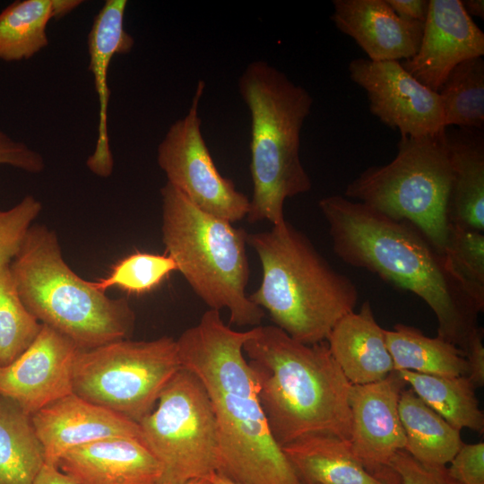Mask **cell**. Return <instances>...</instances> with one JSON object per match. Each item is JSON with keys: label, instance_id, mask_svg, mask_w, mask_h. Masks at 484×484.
Wrapping results in <instances>:
<instances>
[{"label": "cell", "instance_id": "d6a6232c", "mask_svg": "<svg viewBox=\"0 0 484 484\" xmlns=\"http://www.w3.org/2000/svg\"><path fill=\"white\" fill-rule=\"evenodd\" d=\"M398 484H459L448 473L446 466L421 463L406 451H399L392 461Z\"/></svg>", "mask_w": 484, "mask_h": 484}, {"label": "cell", "instance_id": "4fadbf2b", "mask_svg": "<svg viewBox=\"0 0 484 484\" xmlns=\"http://www.w3.org/2000/svg\"><path fill=\"white\" fill-rule=\"evenodd\" d=\"M406 385L393 371L381 381L351 385L350 389V450L370 474L385 484H398L392 461L406 444L398 410Z\"/></svg>", "mask_w": 484, "mask_h": 484}, {"label": "cell", "instance_id": "5bb4252c", "mask_svg": "<svg viewBox=\"0 0 484 484\" xmlns=\"http://www.w3.org/2000/svg\"><path fill=\"white\" fill-rule=\"evenodd\" d=\"M81 350L69 338L42 324L29 348L7 366H0V395L26 414L73 393V369Z\"/></svg>", "mask_w": 484, "mask_h": 484}, {"label": "cell", "instance_id": "3957f363", "mask_svg": "<svg viewBox=\"0 0 484 484\" xmlns=\"http://www.w3.org/2000/svg\"><path fill=\"white\" fill-rule=\"evenodd\" d=\"M243 351L269 429L281 447L311 435L349 440L351 384L326 341L305 344L275 325H258Z\"/></svg>", "mask_w": 484, "mask_h": 484}, {"label": "cell", "instance_id": "52a82bcc", "mask_svg": "<svg viewBox=\"0 0 484 484\" xmlns=\"http://www.w3.org/2000/svg\"><path fill=\"white\" fill-rule=\"evenodd\" d=\"M162 242L177 270L209 309L229 313V324L258 326L264 310L246 293L247 232L192 203L169 183L160 189Z\"/></svg>", "mask_w": 484, "mask_h": 484}, {"label": "cell", "instance_id": "74e56055", "mask_svg": "<svg viewBox=\"0 0 484 484\" xmlns=\"http://www.w3.org/2000/svg\"><path fill=\"white\" fill-rule=\"evenodd\" d=\"M35 484H76L70 477L62 472L57 466L47 464L38 475Z\"/></svg>", "mask_w": 484, "mask_h": 484}, {"label": "cell", "instance_id": "30bf717a", "mask_svg": "<svg viewBox=\"0 0 484 484\" xmlns=\"http://www.w3.org/2000/svg\"><path fill=\"white\" fill-rule=\"evenodd\" d=\"M138 424L143 444L161 464L159 484H182L217 472L214 413L191 371L181 367L160 393L157 407Z\"/></svg>", "mask_w": 484, "mask_h": 484}, {"label": "cell", "instance_id": "60d3db41", "mask_svg": "<svg viewBox=\"0 0 484 484\" xmlns=\"http://www.w3.org/2000/svg\"><path fill=\"white\" fill-rule=\"evenodd\" d=\"M182 484H210V478L193 479Z\"/></svg>", "mask_w": 484, "mask_h": 484}, {"label": "cell", "instance_id": "ac0fdd59", "mask_svg": "<svg viewBox=\"0 0 484 484\" xmlns=\"http://www.w3.org/2000/svg\"><path fill=\"white\" fill-rule=\"evenodd\" d=\"M76 484H159L162 467L140 440L109 437L74 447L57 461Z\"/></svg>", "mask_w": 484, "mask_h": 484}, {"label": "cell", "instance_id": "484cf974", "mask_svg": "<svg viewBox=\"0 0 484 484\" xmlns=\"http://www.w3.org/2000/svg\"><path fill=\"white\" fill-rule=\"evenodd\" d=\"M45 463L30 416L0 395V484H35Z\"/></svg>", "mask_w": 484, "mask_h": 484}, {"label": "cell", "instance_id": "ba28073f", "mask_svg": "<svg viewBox=\"0 0 484 484\" xmlns=\"http://www.w3.org/2000/svg\"><path fill=\"white\" fill-rule=\"evenodd\" d=\"M445 130L420 137L401 136L395 158L365 169L348 184L343 195L410 223L442 254L448 236L453 178Z\"/></svg>", "mask_w": 484, "mask_h": 484}, {"label": "cell", "instance_id": "7402d4cb", "mask_svg": "<svg viewBox=\"0 0 484 484\" xmlns=\"http://www.w3.org/2000/svg\"><path fill=\"white\" fill-rule=\"evenodd\" d=\"M281 449L304 484H385L356 459L347 439L311 435Z\"/></svg>", "mask_w": 484, "mask_h": 484}, {"label": "cell", "instance_id": "8d00e7d4", "mask_svg": "<svg viewBox=\"0 0 484 484\" xmlns=\"http://www.w3.org/2000/svg\"><path fill=\"white\" fill-rule=\"evenodd\" d=\"M393 12L407 21L424 22L429 0H386Z\"/></svg>", "mask_w": 484, "mask_h": 484}, {"label": "cell", "instance_id": "836d02e7", "mask_svg": "<svg viewBox=\"0 0 484 484\" xmlns=\"http://www.w3.org/2000/svg\"><path fill=\"white\" fill-rule=\"evenodd\" d=\"M447 468L459 484H484V443L461 445Z\"/></svg>", "mask_w": 484, "mask_h": 484}, {"label": "cell", "instance_id": "5b68a950", "mask_svg": "<svg viewBox=\"0 0 484 484\" xmlns=\"http://www.w3.org/2000/svg\"><path fill=\"white\" fill-rule=\"evenodd\" d=\"M238 91L251 117L250 223L284 222L286 199L310 191L311 179L300 159L303 124L313 99L278 68L255 60L238 79Z\"/></svg>", "mask_w": 484, "mask_h": 484}, {"label": "cell", "instance_id": "f546056e", "mask_svg": "<svg viewBox=\"0 0 484 484\" xmlns=\"http://www.w3.org/2000/svg\"><path fill=\"white\" fill-rule=\"evenodd\" d=\"M444 255L469 294L484 308V232L449 224Z\"/></svg>", "mask_w": 484, "mask_h": 484}, {"label": "cell", "instance_id": "2e32d148", "mask_svg": "<svg viewBox=\"0 0 484 484\" xmlns=\"http://www.w3.org/2000/svg\"><path fill=\"white\" fill-rule=\"evenodd\" d=\"M30 419L44 448L46 463L55 466L67 451L93 441L122 436L143 442L137 422L75 393L48 404Z\"/></svg>", "mask_w": 484, "mask_h": 484}, {"label": "cell", "instance_id": "1f68e13d", "mask_svg": "<svg viewBox=\"0 0 484 484\" xmlns=\"http://www.w3.org/2000/svg\"><path fill=\"white\" fill-rule=\"evenodd\" d=\"M41 209L39 200L26 195L13 207L0 210V267L11 264Z\"/></svg>", "mask_w": 484, "mask_h": 484}, {"label": "cell", "instance_id": "d6986e66", "mask_svg": "<svg viewBox=\"0 0 484 484\" xmlns=\"http://www.w3.org/2000/svg\"><path fill=\"white\" fill-rule=\"evenodd\" d=\"M126 6V0H107L95 16L88 34V68L93 75L99 108L97 142L86 165L100 177H109L114 167L108 131V68L114 56L130 53L134 45V38L125 29Z\"/></svg>", "mask_w": 484, "mask_h": 484}, {"label": "cell", "instance_id": "83f0119b", "mask_svg": "<svg viewBox=\"0 0 484 484\" xmlns=\"http://www.w3.org/2000/svg\"><path fill=\"white\" fill-rule=\"evenodd\" d=\"M445 127L483 130L484 60L467 59L447 75L438 91Z\"/></svg>", "mask_w": 484, "mask_h": 484}, {"label": "cell", "instance_id": "277c9868", "mask_svg": "<svg viewBox=\"0 0 484 484\" xmlns=\"http://www.w3.org/2000/svg\"><path fill=\"white\" fill-rule=\"evenodd\" d=\"M246 244L262 267L260 285L248 298L292 339L305 344L324 341L337 322L354 311L359 298L354 282L287 220L267 231L247 233Z\"/></svg>", "mask_w": 484, "mask_h": 484}, {"label": "cell", "instance_id": "f35d334b", "mask_svg": "<svg viewBox=\"0 0 484 484\" xmlns=\"http://www.w3.org/2000/svg\"><path fill=\"white\" fill-rule=\"evenodd\" d=\"M464 10L471 15L484 18V1L483 0H464L462 1Z\"/></svg>", "mask_w": 484, "mask_h": 484}, {"label": "cell", "instance_id": "603a6c76", "mask_svg": "<svg viewBox=\"0 0 484 484\" xmlns=\"http://www.w3.org/2000/svg\"><path fill=\"white\" fill-rule=\"evenodd\" d=\"M82 0H18L0 12V60H28L48 47V24L65 17Z\"/></svg>", "mask_w": 484, "mask_h": 484}, {"label": "cell", "instance_id": "f1b7e54d", "mask_svg": "<svg viewBox=\"0 0 484 484\" xmlns=\"http://www.w3.org/2000/svg\"><path fill=\"white\" fill-rule=\"evenodd\" d=\"M9 265L0 267L1 367L9 365L23 353L42 327V324L39 323L22 301Z\"/></svg>", "mask_w": 484, "mask_h": 484}, {"label": "cell", "instance_id": "44dd1931", "mask_svg": "<svg viewBox=\"0 0 484 484\" xmlns=\"http://www.w3.org/2000/svg\"><path fill=\"white\" fill-rule=\"evenodd\" d=\"M445 131L453 173L448 224L484 232L483 131Z\"/></svg>", "mask_w": 484, "mask_h": 484}, {"label": "cell", "instance_id": "d590c367", "mask_svg": "<svg viewBox=\"0 0 484 484\" xmlns=\"http://www.w3.org/2000/svg\"><path fill=\"white\" fill-rule=\"evenodd\" d=\"M465 356L469 367L467 377L476 389L482 387L484 385V345L481 327L479 326L472 334Z\"/></svg>", "mask_w": 484, "mask_h": 484}, {"label": "cell", "instance_id": "9a60e30c", "mask_svg": "<svg viewBox=\"0 0 484 484\" xmlns=\"http://www.w3.org/2000/svg\"><path fill=\"white\" fill-rule=\"evenodd\" d=\"M484 55V33L462 0H429L417 53L401 62L416 80L438 93L460 63Z\"/></svg>", "mask_w": 484, "mask_h": 484}, {"label": "cell", "instance_id": "e575fe53", "mask_svg": "<svg viewBox=\"0 0 484 484\" xmlns=\"http://www.w3.org/2000/svg\"><path fill=\"white\" fill-rule=\"evenodd\" d=\"M0 165L38 174L45 169L42 155L26 143L16 141L0 130Z\"/></svg>", "mask_w": 484, "mask_h": 484}, {"label": "cell", "instance_id": "8fae6325", "mask_svg": "<svg viewBox=\"0 0 484 484\" xmlns=\"http://www.w3.org/2000/svg\"><path fill=\"white\" fill-rule=\"evenodd\" d=\"M204 87L198 81L186 115L169 126L159 144L157 161L167 182L192 203L232 223L246 217L250 199L220 173L204 142L199 116Z\"/></svg>", "mask_w": 484, "mask_h": 484}, {"label": "cell", "instance_id": "9c48e42d", "mask_svg": "<svg viewBox=\"0 0 484 484\" xmlns=\"http://www.w3.org/2000/svg\"><path fill=\"white\" fill-rule=\"evenodd\" d=\"M181 367L177 340L172 337L116 341L79 351L73 393L139 423L151 412Z\"/></svg>", "mask_w": 484, "mask_h": 484}, {"label": "cell", "instance_id": "4dcf8cb0", "mask_svg": "<svg viewBox=\"0 0 484 484\" xmlns=\"http://www.w3.org/2000/svg\"><path fill=\"white\" fill-rule=\"evenodd\" d=\"M174 271L177 265L169 255L137 252L117 262L106 278L92 285L102 292L117 287L141 295L154 290Z\"/></svg>", "mask_w": 484, "mask_h": 484}, {"label": "cell", "instance_id": "d4e9b609", "mask_svg": "<svg viewBox=\"0 0 484 484\" xmlns=\"http://www.w3.org/2000/svg\"><path fill=\"white\" fill-rule=\"evenodd\" d=\"M386 343L394 371L462 376L469 373L465 353L438 336H426L416 327L398 324L385 330Z\"/></svg>", "mask_w": 484, "mask_h": 484}, {"label": "cell", "instance_id": "7c38bea8", "mask_svg": "<svg viewBox=\"0 0 484 484\" xmlns=\"http://www.w3.org/2000/svg\"><path fill=\"white\" fill-rule=\"evenodd\" d=\"M350 78L365 90L370 112L401 136L420 137L446 128L440 97L411 76L400 61L356 58Z\"/></svg>", "mask_w": 484, "mask_h": 484}, {"label": "cell", "instance_id": "6da1fadb", "mask_svg": "<svg viewBox=\"0 0 484 484\" xmlns=\"http://www.w3.org/2000/svg\"><path fill=\"white\" fill-rule=\"evenodd\" d=\"M255 333L208 309L177 340L182 367L201 381L217 427V472L240 484H304L272 437L243 346Z\"/></svg>", "mask_w": 484, "mask_h": 484}, {"label": "cell", "instance_id": "7a4b0ae2", "mask_svg": "<svg viewBox=\"0 0 484 484\" xmlns=\"http://www.w3.org/2000/svg\"><path fill=\"white\" fill-rule=\"evenodd\" d=\"M318 207L336 256L424 300L436 315V336L465 353L484 308L453 272L444 254L410 223L345 196L324 197Z\"/></svg>", "mask_w": 484, "mask_h": 484}, {"label": "cell", "instance_id": "ffe728a7", "mask_svg": "<svg viewBox=\"0 0 484 484\" xmlns=\"http://www.w3.org/2000/svg\"><path fill=\"white\" fill-rule=\"evenodd\" d=\"M330 352L351 385L385 379L394 371L385 329L376 322L368 300L341 317L326 339Z\"/></svg>", "mask_w": 484, "mask_h": 484}, {"label": "cell", "instance_id": "4316f807", "mask_svg": "<svg viewBox=\"0 0 484 484\" xmlns=\"http://www.w3.org/2000/svg\"><path fill=\"white\" fill-rule=\"evenodd\" d=\"M407 385L452 427L484 432V414L476 387L467 376H441L409 370L397 371Z\"/></svg>", "mask_w": 484, "mask_h": 484}, {"label": "cell", "instance_id": "cb8c5ba5", "mask_svg": "<svg viewBox=\"0 0 484 484\" xmlns=\"http://www.w3.org/2000/svg\"><path fill=\"white\" fill-rule=\"evenodd\" d=\"M399 416L405 434V448L418 462L446 466L462 445L460 431L428 407L411 388L400 395Z\"/></svg>", "mask_w": 484, "mask_h": 484}, {"label": "cell", "instance_id": "8992f818", "mask_svg": "<svg viewBox=\"0 0 484 484\" xmlns=\"http://www.w3.org/2000/svg\"><path fill=\"white\" fill-rule=\"evenodd\" d=\"M10 272L26 308L80 350L129 339L135 314L125 298H110L64 260L56 235L31 225Z\"/></svg>", "mask_w": 484, "mask_h": 484}, {"label": "cell", "instance_id": "e0dca14e", "mask_svg": "<svg viewBox=\"0 0 484 484\" xmlns=\"http://www.w3.org/2000/svg\"><path fill=\"white\" fill-rule=\"evenodd\" d=\"M331 20L375 62L400 61L418 51L424 22L398 16L386 0H333Z\"/></svg>", "mask_w": 484, "mask_h": 484}, {"label": "cell", "instance_id": "ab89813d", "mask_svg": "<svg viewBox=\"0 0 484 484\" xmlns=\"http://www.w3.org/2000/svg\"><path fill=\"white\" fill-rule=\"evenodd\" d=\"M210 484H240L235 480H232L231 479L219 473L215 472L211 478H210Z\"/></svg>", "mask_w": 484, "mask_h": 484}]
</instances>
